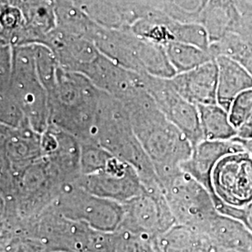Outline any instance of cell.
Instances as JSON below:
<instances>
[{
	"label": "cell",
	"instance_id": "cell-2",
	"mask_svg": "<svg viewBox=\"0 0 252 252\" xmlns=\"http://www.w3.org/2000/svg\"><path fill=\"white\" fill-rule=\"evenodd\" d=\"M102 94L84 75L59 65L54 88L49 94L50 125L81 142L93 140Z\"/></svg>",
	"mask_w": 252,
	"mask_h": 252
},
{
	"label": "cell",
	"instance_id": "cell-23",
	"mask_svg": "<svg viewBox=\"0 0 252 252\" xmlns=\"http://www.w3.org/2000/svg\"><path fill=\"white\" fill-rule=\"evenodd\" d=\"M242 222H244L247 225V227L252 232V204L250 205L249 207L245 208Z\"/></svg>",
	"mask_w": 252,
	"mask_h": 252
},
{
	"label": "cell",
	"instance_id": "cell-16",
	"mask_svg": "<svg viewBox=\"0 0 252 252\" xmlns=\"http://www.w3.org/2000/svg\"><path fill=\"white\" fill-rule=\"evenodd\" d=\"M205 234L225 251L252 252V232L237 219L219 214Z\"/></svg>",
	"mask_w": 252,
	"mask_h": 252
},
{
	"label": "cell",
	"instance_id": "cell-14",
	"mask_svg": "<svg viewBox=\"0 0 252 252\" xmlns=\"http://www.w3.org/2000/svg\"><path fill=\"white\" fill-rule=\"evenodd\" d=\"M200 24L206 28L210 44L231 33L251 37L249 29L245 26L238 0H208Z\"/></svg>",
	"mask_w": 252,
	"mask_h": 252
},
{
	"label": "cell",
	"instance_id": "cell-18",
	"mask_svg": "<svg viewBox=\"0 0 252 252\" xmlns=\"http://www.w3.org/2000/svg\"><path fill=\"white\" fill-rule=\"evenodd\" d=\"M167 56L177 74L187 72L215 60L210 51L188 43L173 41L164 46Z\"/></svg>",
	"mask_w": 252,
	"mask_h": 252
},
{
	"label": "cell",
	"instance_id": "cell-19",
	"mask_svg": "<svg viewBox=\"0 0 252 252\" xmlns=\"http://www.w3.org/2000/svg\"><path fill=\"white\" fill-rule=\"evenodd\" d=\"M81 175H90L103 169L113 157L106 149L94 140L81 142Z\"/></svg>",
	"mask_w": 252,
	"mask_h": 252
},
{
	"label": "cell",
	"instance_id": "cell-6",
	"mask_svg": "<svg viewBox=\"0 0 252 252\" xmlns=\"http://www.w3.org/2000/svg\"><path fill=\"white\" fill-rule=\"evenodd\" d=\"M217 210L231 216L252 204V155L247 151L227 154L217 162L210 178Z\"/></svg>",
	"mask_w": 252,
	"mask_h": 252
},
{
	"label": "cell",
	"instance_id": "cell-9",
	"mask_svg": "<svg viewBox=\"0 0 252 252\" xmlns=\"http://www.w3.org/2000/svg\"><path fill=\"white\" fill-rule=\"evenodd\" d=\"M78 183L93 194L121 204L146 192L144 183L135 167L115 156L99 171L81 175Z\"/></svg>",
	"mask_w": 252,
	"mask_h": 252
},
{
	"label": "cell",
	"instance_id": "cell-24",
	"mask_svg": "<svg viewBox=\"0 0 252 252\" xmlns=\"http://www.w3.org/2000/svg\"><path fill=\"white\" fill-rule=\"evenodd\" d=\"M247 1H249V2H251V3H252V0H247Z\"/></svg>",
	"mask_w": 252,
	"mask_h": 252
},
{
	"label": "cell",
	"instance_id": "cell-13",
	"mask_svg": "<svg viewBox=\"0 0 252 252\" xmlns=\"http://www.w3.org/2000/svg\"><path fill=\"white\" fill-rule=\"evenodd\" d=\"M246 151L243 145L233 140L204 139L192 148L189 159L180 165L182 171L204 185L210 192V178L217 162L227 154Z\"/></svg>",
	"mask_w": 252,
	"mask_h": 252
},
{
	"label": "cell",
	"instance_id": "cell-3",
	"mask_svg": "<svg viewBox=\"0 0 252 252\" xmlns=\"http://www.w3.org/2000/svg\"><path fill=\"white\" fill-rule=\"evenodd\" d=\"M93 140L119 159L132 164L145 187L160 184L153 162L136 137L125 104L103 91Z\"/></svg>",
	"mask_w": 252,
	"mask_h": 252
},
{
	"label": "cell",
	"instance_id": "cell-15",
	"mask_svg": "<svg viewBox=\"0 0 252 252\" xmlns=\"http://www.w3.org/2000/svg\"><path fill=\"white\" fill-rule=\"evenodd\" d=\"M219 69L217 102L229 111L233 101L245 91L252 88V76L243 65L233 58L218 56Z\"/></svg>",
	"mask_w": 252,
	"mask_h": 252
},
{
	"label": "cell",
	"instance_id": "cell-7",
	"mask_svg": "<svg viewBox=\"0 0 252 252\" xmlns=\"http://www.w3.org/2000/svg\"><path fill=\"white\" fill-rule=\"evenodd\" d=\"M53 205L63 217L105 233L118 230L125 217L123 204L91 193L78 181L63 183Z\"/></svg>",
	"mask_w": 252,
	"mask_h": 252
},
{
	"label": "cell",
	"instance_id": "cell-4",
	"mask_svg": "<svg viewBox=\"0 0 252 252\" xmlns=\"http://www.w3.org/2000/svg\"><path fill=\"white\" fill-rule=\"evenodd\" d=\"M24 111L32 128L39 134L50 126L49 94L37 73L34 44L12 46V67L8 83L0 85Z\"/></svg>",
	"mask_w": 252,
	"mask_h": 252
},
{
	"label": "cell",
	"instance_id": "cell-20",
	"mask_svg": "<svg viewBox=\"0 0 252 252\" xmlns=\"http://www.w3.org/2000/svg\"><path fill=\"white\" fill-rule=\"evenodd\" d=\"M0 123L3 126L17 128L29 124L21 107L7 92H0ZM30 125V124H29Z\"/></svg>",
	"mask_w": 252,
	"mask_h": 252
},
{
	"label": "cell",
	"instance_id": "cell-22",
	"mask_svg": "<svg viewBox=\"0 0 252 252\" xmlns=\"http://www.w3.org/2000/svg\"><path fill=\"white\" fill-rule=\"evenodd\" d=\"M238 5L242 12L244 21L250 27L252 36V3L247 0H238Z\"/></svg>",
	"mask_w": 252,
	"mask_h": 252
},
{
	"label": "cell",
	"instance_id": "cell-5",
	"mask_svg": "<svg viewBox=\"0 0 252 252\" xmlns=\"http://www.w3.org/2000/svg\"><path fill=\"white\" fill-rule=\"evenodd\" d=\"M162 187L177 224L206 234L220 214L209 190L182 170L163 183Z\"/></svg>",
	"mask_w": 252,
	"mask_h": 252
},
{
	"label": "cell",
	"instance_id": "cell-8",
	"mask_svg": "<svg viewBox=\"0 0 252 252\" xmlns=\"http://www.w3.org/2000/svg\"><path fill=\"white\" fill-rule=\"evenodd\" d=\"M144 88L172 124L187 136L192 148L204 140L198 108L180 94L169 79L140 74Z\"/></svg>",
	"mask_w": 252,
	"mask_h": 252
},
{
	"label": "cell",
	"instance_id": "cell-11",
	"mask_svg": "<svg viewBox=\"0 0 252 252\" xmlns=\"http://www.w3.org/2000/svg\"><path fill=\"white\" fill-rule=\"evenodd\" d=\"M1 169L18 171L43 157L41 135L29 124L17 128L0 126Z\"/></svg>",
	"mask_w": 252,
	"mask_h": 252
},
{
	"label": "cell",
	"instance_id": "cell-10",
	"mask_svg": "<svg viewBox=\"0 0 252 252\" xmlns=\"http://www.w3.org/2000/svg\"><path fill=\"white\" fill-rule=\"evenodd\" d=\"M43 155L63 183L81 178V141L74 135L50 125L41 135Z\"/></svg>",
	"mask_w": 252,
	"mask_h": 252
},
{
	"label": "cell",
	"instance_id": "cell-12",
	"mask_svg": "<svg viewBox=\"0 0 252 252\" xmlns=\"http://www.w3.org/2000/svg\"><path fill=\"white\" fill-rule=\"evenodd\" d=\"M218 76L215 59L187 72L177 74L169 81L176 91L190 103L196 106L210 105L218 104Z\"/></svg>",
	"mask_w": 252,
	"mask_h": 252
},
{
	"label": "cell",
	"instance_id": "cell-17",
	"mask_svg": "<svg viewBox=\"0 0 252 252\" xmlns=\"http://www.w3.org/2000/svg\"><path fill=\"white\" fill-rule=\"evenodd\" d=\"M204 139L233 140L236 129L231 123L229 111L219 104L197 106Z\"/></svg>",
	"mask_w": 252,
	"mask_h": 252
},
{
	"label": "cell",
	"instance_id": "cell-1",
	"mask_svg": "<svg viewBox=\"0 0 252 252\" xmlns=\"http://www.w3.org/2000/svg\"><path fill=\"white\" fill-rule=\"evenodd\" d=\"M122 102L129 112L135 135L162 185L182 170L180 165L191 155L192 145L162 114L145 88Z\"/></svg>",
	"mask_w": 252,
	"mask_h": 252
},
{
	"label": "cell",
	"instance_id": "cell-21",
	"mask_svg": "<svg viewBox=\"0 0 252 252\" xmlns=\"http://www.w3.org/2000/svg\"><path fill=\"white\" fill-rule=\"evenodd\" d=\"M229 117L235 129L252 121V88L235 97L229 108Z\"/></svg>",
	"mask_w": 252,
	"mask_h": 252
}]
</instances>
